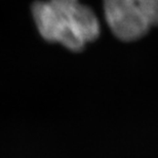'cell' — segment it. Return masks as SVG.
Returning <instances> with one entry per match:
<instances>
[{"mask_svg": "<svg viewBox=\"0 0 158 158\" xmlns=\"http://www.w3.org/2000/svg\"><path fill=\"white\" fill-rule=\"evenodd\" d=\"M31 10L40 35L72 52H80L100 35L97 15L78 0L36 1Z\"/></svg>", "mask_w": 158, "mask_h": 158, "instance_id": "obj_1", "label": "cell"}, {"mask_svg": "<svg viewBox=\"0 0 158 158\" xmlns=\"http://www.w3.org/2000/svg\"><path fill=\"white\" fill-rule=\"evenodd\" d=\"M104 10L112 32L123 41L137 40L158 26V0H104Z\"/></svg>", "mask_w": 158, "mask_h": 158, "instance_id": "obj_2", "label": "cell"}]
</instances>
